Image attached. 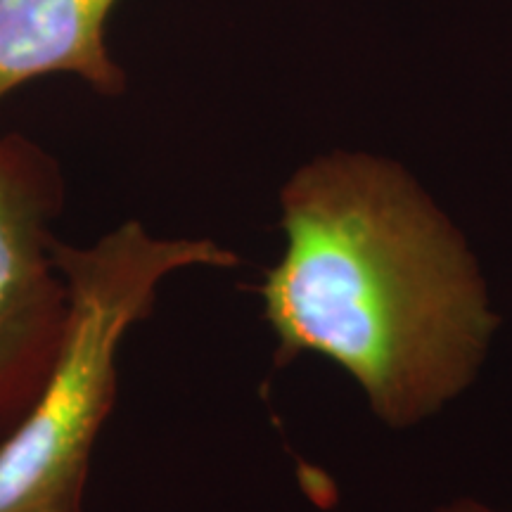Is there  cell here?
Listing matches in <instances>:
<instances>
[{
	"label": "cell",
	"instance_id": "2",
	"mask_svg": "<svg viewBox=\"0 0 512 512\" xmlns=\"http://www.w3.org/2000/svg\"><path fill=\"white\" fill-rule=\"evenodd\" d=\"M67 325L34 403L0 439V512H83L95 444L117 399L119 351L185 268L240 259L202 238H159L128 219L93 245L57 242Z\"/></svg>",
	"mask_w": 512,
	"mask_h": 512
},
{
	"label": "cell",
	"instance_id": "3",
	"mask_svg": "<svg viewBox=\"0 0 512 512\" xmlns=\"http://www.w3.org/2000/svg\"><path fill=\"white\" fill-rule=\"evenodd\" d=\"M64 207L57 159L0 133V439L34 403L67 325L53 223Z\"/></svg>",
	"mask_w": 512,
	"mask_h": 512
},
{
	"label": "cell",
	"instance_id": "1",
	"mask_svg": "<svg viewBox=\"0 0 512 512\" xmlns=\"http://www.w3.org/2000/svg\"><path fill=\"white\" fill-rule=\"evenodd\" d=\"M280 207L285 254L254 287L275 366L328 356L394 427L470 382L498 318L463 238L406 169L332 152L294 171Z\"/></svg>",
	"mask_w": 512,
	"mask_h": 512
},
{
	"label": "cell",
	"instance_id": "5",
	"mask_svg": "<svg viewBox=\"0 0 512 512\" xmlns=\"http://www.w3.org/2000/svg\"><path fill=\"white\" fill-rule=\"evenodd\" d=\"M437 512H494V510L484 508L482 503H475V501H456L451 505H444V508H439Z\"/></svg>",
	"mask_w": 512,
	"mask_h": 512
},
{
	"label": "cell",
	"instance_id": "4",
	"mask_svg": "<svg viewBox=\"0 0 512 512\" xmlns=\"http://www.w3.org/2000/svg\"><path fill=\"white\" fill-rule=\"evenodd\" d=\"M117 0H0V100L48 74H74L95 93L126 91L105 43Z\"/></svg>",
	"mask_w": 512,
	"mask_h": 512
}]
</instances>
